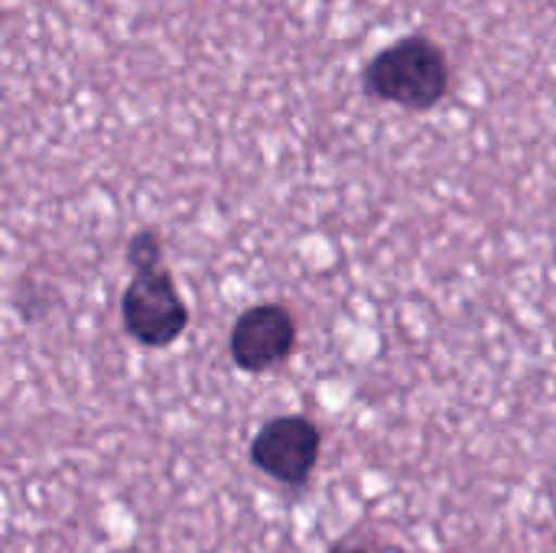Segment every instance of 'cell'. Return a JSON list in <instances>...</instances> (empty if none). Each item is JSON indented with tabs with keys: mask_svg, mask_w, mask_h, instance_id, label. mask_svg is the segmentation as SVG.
<instances>
[{
	"mask_svg": "<svg viewBox=\"0 0 556 553\" xmlns=\"http://www.w3.org/2000/svg\"><path fill=\"white\" fill-rule=\"evenodd\" d=\"M127 264L134 267V274L140 271H156L163 267V241L156 231H137L127 244Z\"/></svg>",
	"mask_w": 556,
	"mask_h": 553,
	"instance_id": "cell-5",
	"label": "cell"
},
{
	"mask_svg": "<svg viewBox=\"0 0 556 553\" xmlns=\"http://www.w3.org/2000/svg\"><path fill=\"white\" fill-rule=\"evenodd\" d=\"M323 433L306 414H283L267 420L251 440V463L287 489H303L319 463Z\"/></svg>",
	"mask_w": 556,
	"mask_h": 553,
	"instance_id": "cell-3",
	"label": "cell"
},
{
	"mask_svg": "<svg viewBox=\"0 0 556 553\" xmlns=\"http://www.w3.org/2000/svg\"><path fill=\"white\" fill-rule=\"evenodd\" d=\"M329 553H375L368 544H358V541H342V544H336Z\"/></svg>",
	"mask_w": 556,
	"mask_h": 553,
	"instance_id": "cell-6",
	"label": "cell"
},
{
	"mask_svg": "<svg viewBox=\"0 0 556 553\" xmlns=\"http://www.w3.org/2000/svg\"><path fill=\"white\" fill-rule=\"evenodd\" d=\"M228 349L238 368L257 375L283 365L296 349V319L280 303L248 306L228 336Z\"/></svg>",
	"mask_w": 556,
	"mask_h": 553,
	"instance_id": "cell-4",
	"label": "cell"
},
{
	"mask_svg": "<svg viewBox=\"0 0 556 553\" xmlns=\"http://www.w3.org/2000/svg\"><path fill=\"white\" fill-rule=\"evenodd\" d=\"M121 319L124 332L147 345V349H166L173 345L186 326H189V306L166 267L140 271L127 284L121 297Z\"/></svg>",
	"mask_w": 556,
	"mask_h": 553,
	"instance_id": "cell-2",
	"label": "cell"
},
{
	"mask_svg": "<svg viewBox=\"0 0 556 553\" xmlns=\"http://www.w3.org/2000/svg\"><path fill=\"white\" fill-rule=\"evenodd\" d=\"M362 85L378 101L404 111H430L450 91V65L430 36L410 33L371 55L362 72Z\"/></svg>",
	"mask_w": 556,
	"mask_h": 553,
	"instance_id": "cell-1",
	"label": "cell"
}]
</instances>
